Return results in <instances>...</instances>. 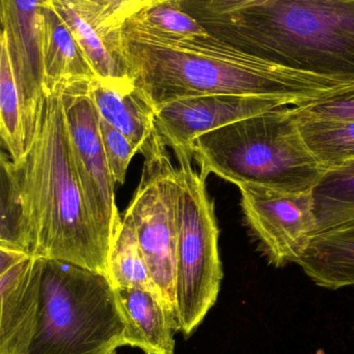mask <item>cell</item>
Returning <instances> with one entry per match:
<instances>
[{"label":"cell","mask_w":354,"mask_h":354,"mask_svg":"<svg viewBox=\"0 0 354 354\" xmlns=\"http://www.w3.org/2000/svg\"><path fill=\"white\" fill-rule=\"evenodd\" d=\"M0 247L107 277L108 252L77 176L60 86L46 93L25 157L12 162L2 153Z\"/></svg>","instance_id":"obj_1"},{"label":"cell","mask_w":354,"mask_h":354,"mask_svg":"<svg viewBox=\"0 0 354 354\" xmlns=\"http://www.w3.org/2000/svg\"><path fill=\"white\" fill-rule=\"evenodd\" d=\"M118 50L129 78L155 108L215 95L280 97L297 106L343 86L261 64L211 33L172 37L134 17L121 29Z\"/></svg>","instance_id":"obj_2"},{"label":"cell","mask_w":354,"mask_h":354,"mask_svg":"<svg viewBox=\"0 0 354 354\" xmlns=\"http://www.w3.org/2000/svg\"><path fill=\"white\" fill-rule=\"evenodd\" d=\"M199 22L261 64L354 83V0H262Z\"/></svg>","instance_id":"obj_3"},{"label":"cell","mask_w":354,"mask_h":354,"mask_svg":"<svg viewBox=\"0 0 354 354\" xmlns=\"http://www.w3.org/2000/svg\"><path fill=\"white\" fill-rule=\"evenodd\" d=\"M191 151L204 178L215 174L238 187L308 193L326 172L287 106L207 133L193 142Z\"/></svg>","instance_id":"obj_4"},{"label":"cell","mask_w":354,"mask_h":354,"mask_svg":"<svg viewBox=\"0 0 354 354\" xmlns=\"http://www.w3.org/2000/svg\"><path fill=\"white\" fill-rule=\"evenodd\" d=\"M41 301L28 354H116L126 322L107 277L41 258Z\"/></svg>","instance_id":"obj_5"},{"label":"cell","mask_w":354,"mask_h":354,"mask_svg":"<svg viewBox=\"0 0 354 354\" xmlns=\"http://www.w3.org/2000/svg\"><path fill=\"white\" fill-rule=\"evenodd\" d=\"M178 160L177 322L185 338L195 333L218 301L224 272L214 203L206 178L193 169V151L174 149Z\"/></svg>","instance_id":"obj_6"},{"label":"cell","mask_w":354,"mask_h":354,"mask_svg":"<svg viewBox=\"0 0 354 354\" xmlns=\"http://www.w3.org/2000/svg\"><path fill=\"white\" fill-rule=\"evenodd\" d=\"M179 189L178 170L166 147L145 158L141 181L125 212L136 229L152 280L175 314Z\"/></svg>","instance_id":"obj_7"},{"label":"cell","mask_w":354,"mask_h":354,"mask_svg":"<svg viewBox=\"0 0 354 354\" xmlns=\"http://www.w3.org/2000/svg\"><path fill=\"white\" fill-rule=\"evenodd\" d=\"M89 82L62 85L60 93L77 176L87 207L109 252L122 218L114 196L116 183L100 134V116L89 95Z\"/></svg>","instance_id":"obj_8"},{"label":"cell","mask_w":354,"mask_h":354,"mask_svg":"<svg viewBox=\"0 0 354 354\" xmlns=\"http://www.w3.org/2000/svg\"><path fill=\"white\" fill-rule=\"evenodd\" d=\"M241 208L268 262L299 263L316 233L312 192L287 193L258 185L239 187Z\"/></svg>","instance_id":"obj_9"},{"label":"cell","mask_w":354,"mask_h":354,"mask_svg":"<svg viewBox=\"0 0 354 354\" xmlns=\"http://www.w3.org/2000/svg\"><path fill=\"white\" fill-rule=\"evenodd\" d=\"M44 0H0V37L6 39L24 110L27 151L41 122L46 91L41 45Z\"/></svg>","instance_id":"obj_10"},{"label":"cell","mask_w":354,"mask_h":354,"mask_svg":"<svg viewBox=\"0 0 354 354\" xmlns=\"http://www.w3.org/2000/svg\"><path fill=\"white\" fill-rule=\"evenodd\" d=\"M292 105L280 97L202 95L156 108V127L166 147L191 149L199 137L239 120Z\"/></svg>","instance_id":"obj_11"},{"label":"cell","mask_w":354,"mask_h":354,"mask_svg":"<svg viewBox=\"0 0 354 354\" xmlns=\"http://www.w3.org/2000/svg\"><path fill=\"white\" fill-rule=\"evenodd\" d=\"M42 259L0 247V354H28L41 301Z\"/></svg>","instance_id":"obj_12"},{"label":"cell","mask_w":354,"mask_h":354,"mask_svg":"<svg viewBox=\"0 0 354 354\" xmlns=\"http://www.w3.org/2000/svg\"><path fill=\"white\" fill-rule=\"evenodd\" d=\"M89 95L100 118L118 129L143 158L166 149L156 127V108L130 78H95Z\"/></svg>","instance_id":"obj_13"},{"label":"cell","mask_w":354,"mask_h":354,"mask_svg":"<svg viewBox=\"0 0 354 354\" xmlns=\"http://www.w3.org/2000/svg\"><path fill=\"white\" fill-rule=\"evenodd\" d=\"M114 290L126 322L125 346L145 354H174L177 316L160 295L143 289Z\"/></svg>","instance_id":"obj_14"},{"label":"cell","mask_w":354,"mask_h":354,"mask_svg":"<svg viewBox=\"0 0 354 354\" xmlns=\"http://www.w3.org/2000/svg\"><path fill=\"white\" fill-rule=\"evenodd\" d=\"M41 45L46 93L97 78L72 33L45 0L41 8Z\"/></svg>","instance_id":"obj_15"},{"label":"cell","mask_w":354,"mask_h":354,"mask_svg":"<svg viewBox=\"0 0 354 354\" xmlns=\"http://www.w3.org/2000/svg\"><path fill=\"white\" fill-rule=\"evenodd\" d=\"M297 264L322 288L354 286V221L314 235Z\"/></svg>","instance_id":"obj_16"},{"label":"cell","mask_w":354,"mask_h":354,"mask_svg":"<svg viewBox=\"0 0 354 354\" xmlns=\"http://www.w3.org/2000/svg\"><path fill=\"white\" fill-rule=\"evenodd\" d=\"M45 1L64 21L98 78H129L118 55V35H107L94 26L75 10L69 0Z\"/></svg>","instance_id":"obj_17"},{"label":"cell","mask_w":354,"mask_h":354,"mask_svg":"<svg viewBox=\"0 0 354 354\" xmlns=\"http://www.w3.org/2000/svg\"><path fill=\"white\" fill-rule=\"evenodd\" d=\"M107 278L114 289H143L160 295L148 270L132 218L127 214L108 252Z\"/></svg>","instance_id":"obj_18"},{"label":"cell","mask_w":354,"mask_h":354,"mask_svg":"<svg viewBox=\"0 0 354 354\" xmlns=\"http://www.w3.org/2000/svg\"><path fill=\"white\" fill-rule=\"evenodd\" d=\"M316 234L354 221V161L328 170L312 191Z\"/></svg>","instance_id":"obj_19"},{"label":"cell","mask_w":354,"mask_h":354,"mask_svg":"<svg viewBox=\"0 0 354 354\" xmlns=\"http://www.w3.org/2000/svg\"><path fill=\"white\" fill-rule=\"evenodd\" d=\"M297 120L308 149L326 171L354 161V120Z\"/></svg>","instance_id":"obj_20"},{"label":"cell","mask_w":354,"mask_h":354,"mask_svg":"<svg viewBox=\"0 0 354 354\" xmlns=\"http://www.w3.org/2000/svg\"><path fill=\"white\" fill-rule=\"evenodd\" d=\"M0 133L12 162L27 153L24 110L12 58L6 39L0 37Z\"/></svg>","instance_id":"obj_21"},{"label":"cell","mask_w":354,"mask_h":354,"mask_svg":"<svg viewBox=\"0 0 354 354\" xmlns=\"http://www.w3.org/2000/svg\"><path fill=\"white\" fill-rule=\"evenodd\" d=\"M135 19L152 29L179 37H205L210 35L195 17L172 0H152Z\"/></svg>","instance_id":"obj_22"},{"label":"cell","mask_w":354,"mask_h":354,"mask_svg":"<svg viewBox=\"0 0 354 354\" xmlns=\"http://www.w3.org/2000/svg\"><path fill=\"white\" fill-rule=\"evenodd\" d=\"M75 10L103 32L116 35L125 23L152 0H69Z\"/></svg>","instance_id":"obj_23"},{"label":"cell","mask_w":354,"mask_h":354,"mask_svg":"<svg viewBox=\"0 0 354 354\" xmlns=\"http://www.w3.org/2000/svg\"><path fill=\"white\" fill-rule=\"evenodd\" d=\"M297 118L354 120V83L337 87L316 99L293 106Z\"/></svg>","instance_id":"obj_24"},{"label":"cell","mask_w":354,"mask_h":354,"mask_svg":"<svg viewBox=\"0 0 354 354\" xmlns=\"http://www.w3.org/2000/svg\"><path fill=\"white\" fill-rule=\"evenodd\" d=\"M100 134L110 172L114 181L123 185L126 180L127 170L131 160L139 149L131 142L128 137L125 136L118 129L108 124L103 118L99 120Z\"/></svg>","instance_id":"obj_25"},{"label":"cell","mask_w":354,"mask_h":354,"mask_svg":"<svg viewBox=\"0 0 354 354\" xmlns=\"http://www.w3.org/2000/svg\"><path fill=\"white\" fill-rule=\"evenodd\" d=\"M185 8L193 4L197 21L231 14L254 6L262 0H172Z\"/></svg>","instance_id":"obj_26"}]
</instances>
